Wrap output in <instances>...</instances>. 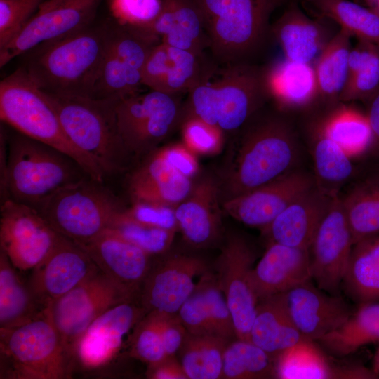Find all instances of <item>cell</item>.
I'll return each mask as SVG.
<instances>
[{
	"label": "cell",
	"mask_w": 379,
	"mask_h": 379,
	"mask_svg": "<svg viewBox=\"0 0 379 379\" xmlns=\"http://www.w3.org/2000/svg\"><path fill=\"white\" fill-rule=\"evenodd\" d=\"M110 20L39 45L22 67L44 91L89 96L108 51Z\"/></svg>",
	"instance_id": "6da1fadb"
},
{
	"label": "cell",
	"mask_w": 379,
	"mask_h": 379,
	"mask_svg": "<svg viewBox=\"0 0 379 379\" xmlns=\"http://www.w3.org/2000/svg\"><path fill=\"white\" fill-rule=\"evenodd\" d=\"M220 67L258 64L273 40L270 18L287 0H195Z\"/></svg>",
	"instance_id": "7a4b0ae2"
},
{
	"label": "cell",
	"mask_w": 379,
	"mask_h": 379,
	"mask_svg": "<svg viewBox=\"0 0 379 379\" xmlns=\"http://www.w3.org/2000/svg\"><path fill=\"white\" fill-rule=\"evenodd\" d=\"M262 109L239 131V145L225 178V200L293 170L298 145L291 125L281 114Z\"/></svg>",
	"instance_id": "3957f363"
},
{
	"label": "cell",
	"mask_w": 379,
	"mask_h": 379,
	"mask_svg": "<svg viewBox=\"0 0 379 379\" xmlns=\"http://www.w3.org/2000/svg\"><path fill=\"white\" fill-rule=\"evenodd\" d=\"M187 94L182 118L197 117L224 134L238 133L269 100L265 65L219 66Z\"/></svg>",
	"instance_id": "277c9868"
},
{
	"label": "cell",
	"mask_w": 379,
	"mask_h": 379,
	"mask_svg": "<svg viewBox=\"0 0 379 379\" xmlns=\"http://www.w3.org/2000/svg\"><path fill=\"white\" fill-rule=\"evenodd\" d=\"M91 178L72 158L18 131L8 135L1 202L11 199L36 207L58 190Z\"/></svg>",
	"instance_id": "5b68a950"
},
{
	"label": "cell",
	"mask_w": 379,
	"mask_h": 379,
	"mask_svg": "<svg viewBox=\"0 0 379 379\" xmlns=\"http://www.w3.org/2000/svg\"><path fill=\"white\" fill-rule=\"evenodd\" d=\"M0 117L15 131L68 155L92 179L104 182L102 168L68 138L44 92L22 67L0 82Z\"/></svg>",
	"instance_id": "8992f818"
},
{
	"label": "cell",
	"mask_w": 379,
	"mask_h": 379,
	"mask_svg": "<svg viewBox=\"0 0 379 379\" xmlns=\"http://www.w3.org/2000/svg\"><path fill=\"white\" fill-rule=\"evenodd\" d=\"M0 359L1 378H69L76 366L48 307L21 326L0 328Z\"/></svg>",
	"instance_id": "52a82bcc"
},
{
	"label": "cell",
	"mask_w": 379,
	"mask_h": 379,
	"mask_svg": "<svg viewBox=\"0 0 379 379\" xmlns=\"http://www.w3.org/2000/svg\"><path fill=\"white\" fill-rule=\"evenodd\" d=\"M71 141L93 158L106 175L122 171L129 154L117 133V102L42 91Z\"/></svg>",
	"instance_id": "ba28073f"
},
{
	"label": "cell",
	"mask_w": 379,
	"mask_h": 379,
	"mask_svg": "<svg viewBox=\"0 0 379 379\" xmlns=\"http://www.w3.org/2000/svg\"><path fill=\"white\" fill-rule=\"evenodd\" d=\"M34 208L58 234L81 245L107 230L125 207L103 182L86 178L61 187Z\"/></svg>",
	"instance_id": "9c48e42d"
},
{
	"label": "cell",
	"mask_w": 379,
	"mask_h": 379,
	"mask_svg": "<svg viewBox=\"0 0 379 379\" xmlns=\"http://www.w3.org/2000/svg\"><path fill=\"white\" fill-rule=\"evenodd\" d=\"M183 104L180 96L150 90L115 103L119 139L129 156L149 154L180 124Z\"/></svg>",
	"instance_id": "30bf717a"
},
{
	"label": "cell",
	"mask_w": 379,
	"mask_h": 379,
	"mask_svg": "<svg viewBox=\"0 0 379 379\" xmlns=\"http://www.w3.org/2000/svg\"><path fill=\"white\" fill-rule=\"evenodd\" d=\"M137 296L98 268L48 308L65 346L74 357L78 339L98 316L109 307Z\"/></svg>",
	"instance_id": "8fae6325"
},
{
	"label": "cell",
	"mask_w": 379,
	"mask_h": 379,
	"mask_svg": "<svg viewBox=\"0 0 379 379\" xmlns=\"http://www.w3.org/2000/svg\"><path fill=\"white\" fill-rule=\"evenodd\" d=\"M103 0H45L3 48L0 67L46 42L78 32L95 22Z\"/></svg>",
	"instance_id": "7c38bea8"
},
{
	"label": "cell",
	"mask_w": 379,
	"mask_h": 379,
	"mask_svg": "<svg viewBox=\"0 0 379 379\" xmlns=\"http://www.w3.org/2000/svg\"><path fill=\"white\" fill-rule=\"evenodd\" d=\"M60 237L34 207L11 199L1 202V250L17 270L34 268Z\"/></svg>",
	"instance_id": "4fadbf2b"
},
{
	"label": "cell",
	"mask_w": 379,
	"mask_h": 379,
	"mask_svg": "<svg viewBox=\"0 0 379 379\" xmlns=\"http://www.w3.org/2000/svg\"><path fill=\"white\" fill-rule=\"evenodd\" d=\"M255 254L239 234L230 235L218 258L216 279L231 312L238 339L250 341L258 299L251 283Z\"/></svg>",
	"instance_id": "5bb4252c"
},
{
	"label": "cell",
	"mask_w": 379,
	"mask_h": 379,
	"mask_svg": "<svg viewBox=\"0 0 379 379\" xmlns=\"http://www.w3.org/2000/svg\"><path fill=\"white\" fill-rule=\"evenodd\" d=\"M354 242L340 195L335 196L310 247L312 279L320 289L340 295Z\"/></svg>",
	"instance_id": "9a60e30c"
},
{
	"label": "cell",
	"mask_w": 379,
	"mask_h": 379,
	"mask_svg": "<svg viewBox=\"0 0 379 379\" xmlns=\"http://www.w3.org/2000/svg\"><path fill=\"white\" fill-rule=\"evenodd\" d=\"M208 270L206 261L194 255L173 254L152 263L140 291L147 312L178 313L193 293L194 279Z\"/></svg>",
	"instance_id": "2e32d148"
},
{
	"label": "cell",
	"mask_w": 379,
	"mask_h": 379,
	"mask_svg": "<svg viewBox=\"0 0 379 379\" xmlns=\"http://www.w3.org/2000/svg\"><path fill=\"white\" fill-rule=\"evenodd\" d=\"M135 299L117 304L98 316L74 347L75 365L96 369L109 364L120 351L124 337L147 314Z\"/></svg>",
	"instance_id": "e0dca14e"
},
{
	"label": "cell",
	"mask_w": 379,
	"mask_h": 379,
	"mask_svg": "<svg viewBox=\"0 0 379 379\" xmlns=\"http://www.w3.org/2000/svg\"><path fill=\"white\" fill-rule=\"evenodd\" d=\"M218 67L209 55L200 57L161 42L142 69V84L152 91L180 96L208 79Z\"/></svg>",
	"instance_id": "ac0fdd59"
},
{
	"label": "cell",
	"mask_w": 379,
	"mask_h": 379,
	"mask_svg": "<svg viewBox=\"0 0 379 379\" xmlns=\"http://www.w3.org/2000/svg\"><path fill=\"white\" fill-rule=\"evenodd\" d=\"M314 185L313 176L293 170L252 191L225 200L222 206L238 221L262 230L292 201Z\"/></svg>",
	"instance_id": "d6986e66"
},
{
	"label": "cell",
	"mask_w": 379,
	"mask_h": 379,
	"mask_svg": "<svg viewBox=\"0 0 379 379\" xmlns=\"http://www.w3.org/2000/svg\"><path fill=\"white\" fill-rule=\"evenodd\" d=\"M97 270L81 246L60 235L49 253L32 270L28 284L46 308Z\"/></svg>",
	"instance_id": "ffe728a7"
},
{
	"label": "cell",
	"mask_w": 379,
	"mask_h": 379,
	"mask_svg": "<svg viewBox=\"0 0 379 379\" xmlns=\"http://www.w3.org/2000/svg\"><path fill=\"white\" fill-rule=\"evenodd\" d=\"M289 314L302 335L317 342L343 324L353 312L340 295L304 282L284 293Z\"/></svg>",
	"instance_id": "44dd1931"
},
{
	"label": "cell",
	"mask_w": 379,
	"mask_h": 379,
	"mask_svg": "<svg viewBox=\"0 0 379 379\" xmlns=\"http://www.w3.org/2000/svg\"><path fill=\"white\" fill-rule=\"evenodd\" d=\"M79 246L113 281L133 294L140 293L152 255L109 230Z\"/></svg>",
	"instance_id": "7402d4cb"
},
{
	"label": "cell",
	"mask_w": 379,
	"mask_h": 379,
	"mask_svg": "<svg viewBox=\"0 0 379 379\" xmlns=\"http://www.w3.org/2000/svg\"><path fill=\"white\" fill-rule=\"evenodd\" d=\"M312 280L310 248L270 242L251 274L258 301L284 293Z\"/></svg>",
	"instance_id": "603a6c76"
},
{
	"label": "cell",
	"mask_w": 379,
	"mask_h": 379,
	"mask_svg": "<svg viewBox=\"0 0 379 379\" xmlns=\"http://www.w3.org/2000/svg\"><path fill=\"white\" fill-rule=\"evenodd\" d=\"M326 17L307 16L295 1L288 2L281 15L272 24L273 39L281 46L284 58L313 64L335 34L330 32Z\"/></svg>",
	"instance_id": "cb8c5ba5"
},
{
	"label": "cell",
	"mask_w": 379,
	"mask_h": 379,
	"mask_svg": "<svg viewBox=\"0 0 379 379\" xmlns=\"http://www.w3.org/2000/svg\"><path fill=\"white\" fill-rule=\"evenodd\" d=\"M334 197L323 192L315 184L262 229L264 234L268 236L270 242L310 248Z\"/></svg>",
	"instance_id": "d4e9b609"
},
{
	"label": "cell",
	"mask_w": 379,
	"mask_h": 379,
	"mask_svg": "<svg viewBox=\"0 0 379 379\" xmlns=\"http://www.w3.org/2000/svg\"><path fill=\"white\" fill-rule=\"evenodd\" d=\"M156 150V149H155ZM191 178L175 170L159 150L149 157L131 174L128 192L132 202L178 205L192 189Z\"/></svg>",
	"instance_id": "484cf974"
},
{
	"label": "cell",
	"mask_w": 379,
	"mask_h": 379,
	"mask_svg": "<svg viewBox=\"0 0 379 379\" xmlns=\"http://www.w3.org/2000/svg\"><path fill=\"white\" fill-rule=\"evenodd\" d=\"M276 378L281 379H375L379 375L361 364L333 362L315 341L303 340L275 359Z\"/></svg>",
	"instance_id": "4316f807"
},
{
	"label": "cell",
	"mask_w": 379,
	"mask_h": 379,
	"mask_svg": "<svg viewBox=\"0 0 379 379\" xmlns=\"http://www.w3.org/2000/svg\"><path fill=\"white\" fill-rule=\"evenodd\" d=\"M218 184L211 178L199 181L175 209L178 227L196 247H205L218 238L221 227Z\"/></svg>",
	"instance_id": "83f0119b"
},
{
	"label": "cell",
	"mask_w": 379,
	"mask_h": 379,
	"mask_svg": "<svg viewBox=\"0 0 379 379\" xmlns=\"http://www.w3.org/2000/svg\"><path fill=\"white\" fill-rule=\"evenodd\" d=\"M152 33L169 46L208 55L209 39L202 13L195 0H161Z\"/></svg>",
	"instance_id": "f1b7e54d"
},
{
	"label": "cell",
	"mask_w": 379,
	"mask_h": 379,
	"mask_svg": "<svg viewBox=\"0 0 379 379\" xmlns=\"http://www.w3.org/2000/svg\"><path fill=\"white\" fill-rule=\"evenodd\" d=\"M269 100L279 109H299L319 98L313 64L284 58L265 65Z\"/></svg>",
	"instance_id": "f546056e"
},
{
	"label": "cell",
	"mask_w": 379,
	"mask_h": 379,
	"mask_svg": "<svg viewBox=\"0 0 379 379\" xmlns=\"http://www.w3.org/2000/svg\"><path fill=\"white\" fill-rule=\"evenodd\" d=\"M305 339L289 314L284 293L258 302L250 332L251 342L276 359L283 352Z\"/></svg>",
	"instance_id": "4dcf8cb0"
},
{
	"label": "cell",
	"mask_w": 379,
	"mask_h": 379,
	"mask_svg": "<svg viewBox=\"0 0 379 379\" xmlns=\"http://www.w3.org/2000/svg\"><path fill=\"white\" fill-rule=\"evenodd\" d=\"M342 288L358 305L379 302V234L353 244Z\"/></svg>",
	"instance_id": "1f68e13d"
},
{
	"label": "cell",
	"mask_w": 379,
	"mask_h": 379,
	"mask_svg": "<svg viewBox=\"0 0 379 379\" xmlns=\"http://www.w3.org/2000/svg\"><path fill=\"white\" fill-rule=\"evenodd\" d=\"M7 255L0 253V328L21 326L40 314L46 308L19 276ZM47 308V307H46Z\"/></svg>",
	"instance_id": "d6a6232c"
},
{
	"label": "cell",
	"mask_w": 379,
	"mask_h": 379,
	"mask_svg": "<svg viewBox=\"0 0 379 379\" xmlns=\"http://www.w3.org/2000/svg\"><path fill=\"white\" fill-rule=\"evenodd\" d=\"M317 342L331 354L345 357L379 342V302L358 305L338 327Z\"/></svg>",
	"instance_id": "836d02e7"
},
{
	"label": "cell",
	"mask_w": 379,
	"mask_h": 379,
	"mask_svg": "<svg viewBox=\"0 0 379 379\" xmlns=\"http://www.w3.org/2000/svg\"><path fill=\"white\" fill-rule=\"evenodd\" d=\"M340 28L326 44L314 63L319 98L328 102L340 101L348 78V59L351 37Z\"/></svg>",
	"instance_id": "e575fe53"
},
{
	"label": "cell",
	"mask_w": 379,
	"mask_h": 379,
	"mask_svg": "<svg viewBox=\"0 0 379 379\" xmlns=\"http://www.w3.org/2000/svg\"><path fill=\"white\" fill-rule=\"evenodd\" d=\"M340 197L354 244L379 234V174L362 180Z\"/></svg>",
	"instance_id": "d590c367"
},
{
	"label": "cell",
	"mask_w": 379,
	"mask_h": 379,
	"mask_svg": "<svg viewBox=\"0 0 379 379\" xmlns=\"http://www.w3.org/2000/svg\"><path fill=\"white\" fill-rule=\"evenodd\" d=\"M230 342L216 335L187 333L178 351L187 378H221L224 352Z\"/></svg>",
	"instance_id": "8d00e7d4"
},
{
	"label": "cell",
	"mask_w": 379,
	"mask_h": 379,
	"mask_svg": "<svg viewBox=\"0 0 379 379\" xmlns=\"http://www.w3.org/2000/svg\"><path fill=\"white\" fill-rule=\"evenodd\" d=\"M319 12L359 40L379 46V13L350 0H308Z\"/></svg>",
	"instance_id": "74e56055"
},
{
	"label": "cell",
	"mask_w": 379,
	"mask_h": 379,
	"mask_svg": "<svg viewBox=\"0 0 379 379\" xmlns=\"http://www.w3.org/2000/svg\"><path fill=\"white\" fill-rule=\"evenodd\" d=\"M312 156L317 187L326 194L338 195L340 186L353 173L350 157L321 130L314 144Z\"/></svg>",
	"instance_id": "f35d334b"
},
{
	"label": "cell",
	"mask_w": 379,
	"mask_h": 379,
	"mask_svg": "<svg viewBox=\"0 0 379 379\" xmlns=\"http://www.w3.org/2000/svg\"><path fill=\"white\" fill-rule=\"evenodd\" d=\"M379 88V46L359 40L351 48L348 78L340 101L367 100Z\"/></svg>",
	"instance_id": "ab89813d"
},
{
	"label": "cell",
	"mask_w": 379,
	"mask_h": 379,
	"mask_svg": "<svg viewBox=\"0 0 379 379\" xmlns=\"http://www.w3.org/2000/svg\"><path fill=\"white\" fill-rule=\"evenodd\" d=\"M276 378L275 359L251 341L236 338L227 345L221 378Z\"/></svg>",
	"instance_id": "60d3db41"
},
{
	"label": "cell",
	"mask_w": 379,
	"mask_h": 379,
	"mask_svg": "<svg viewBox=\"0 0 379 379\" xmlns=\"http://www.w3.org/2000/svg\"><path fill=\"white\" fill-rule=\"evenodd\" d=\"M141 86V72L123 63L108 50L88 97L117 102L140 93Z\"/></svg>",
	"instance_id": "b9f144b4"
},
{
	"label": "cell",
	"mask_w": 379,
	"mask_h": 379,
	"mask_svg": "<svg viewBox=\"0 0 379 379\" xmlns=\"http://www.w3.org/2000/svg\"><path fill=\"white\" fill-rule=\"evenodd\" d=\"M350 157L358 155L372 145L373 136L366 115L347 107H340L320 129Z\"/></svg>",
	"instance_id": "7bdbcfd3"
},
{
	"label": "cell",
	"mask_w": 379,
	"mask_h": 379,
	"mask_svg": "<svg viewBox=\"0 0 379 379\" xmlns=\"http://www.w3.org/2000/svg\"><path fill=\"white\" fill-rule=\"evenodd\" d=\"M161 39L110 19L109 51L125 65L141 72L152 49Z\"/></svg>",
	"instance_id": "ee69618b"
},
{
	"label": "cell",
	"mask_w": 379,
	"mask_h": 379,
	"mask_svg": "<svg viewBox=\"0 0 379 379\" xmlns=\"http://www.w3.org/2000/svg\"><path fill=\"white\" fill-rule=\"evenodd\" d=\"M125 208L115 217L107 230L142 248L150 255L165 253L173 241L175 231L140 222L129 216L125 212Z\"/></svg>",
	"instance_id": "f6af8a7d"
},
{
	"label": "cell",
	"mask_w": 379,
	"mask_h": 379,
	"mask_svg": "<svg viewBox=\"0 0 379 379\" xmlns=\"http://www.w3.org/2000/svg\"><path fill=\"white\" fill-rule=\"evenodd\" d=\"M197 286L203 295L215 335L230 340L237 338L233 318L215 274L208 270L201 276Z\"/></svg>",
	"instance_id": "bcb514c9"
},
{
	"label": "cell",
	"mask_w": 379,
	"mask_h": 379,
	"mask_svg": "<svg viewBox=\"0 0 379 379\" xmlns=\"http://www.w3.org/2000/svg\"><path fill=\"white\" fill-rule=\"evenodd\" d=\"M108 2L114 21L155 36L152 28L161 10V0H108Z\"/></svg>",
	"instance_id": "7dc6e473"
},
{
	"label": "cell",
	"mask_w": 379,
	"mask_h": 379,
	"mask_svg": "<svg viewBox=\"0 0 379 379\" xmlns=\"http://www.w3.org/2000/svg\"><path fill=\"white\" fill-rule=\"evenodd\" d=\"M131 354L146 363L154 365L167 357L158 328L155 312H148L133 329Z\"/></svg>",
	"instance_id": "c3c4849f"
},
{
	"label": "cell",
	"mask_w": 379,
	"mask_h": 379,
	"mask_svg": "<svg viewBox=\"0 0 379 379\" xmlns=\"http://www.w3.org/2000/svg\"><path fill=\"white\" fill-rule=\"evenodd\" d=\"M180 126L183 143L195 154H213L222 147L224 133L194 117L182 118Z\"/></svg>",
	"instance_id": "681fc988"
},
{
	"label": "cell",
	"mask_w": 379,
	"mask_h": 379,
	"mask_svg": "<svg viewBox=\"0 0 379 379\" xmlns=\"http://www.w3.org/2000/svg\"><path fill=\"white\" fill-rule=\"evenodd\" d=\"M45 0H0V49L31 19Z\"/></svg>",
	"instance_id": "f907efd6"
},
{
	"label": "cell",
	"mask_w": 379,
	"mask_h": 379,
	"mask_svg": "<svg viewBox=\"0 0 379 379\" xmlns=\"http://www.w3.org/2000/svg\"><path fill=\"white\" fill-rule=\"evenodd\" d=\"M173 206L149 202H132L125 212L133 219L144 224L175 231L178 222Z\"/></svg>",
	"instance_id": "816d5d0a"
},
{
	"label": "cell",
	"mask_w": 379,
	"mask_h": 379,
	"mask_svg": "<svg viewBox=\"0 0 379 379\" xmlns=\"http://www.w3.org/2000/svg\"><path fill=\"white\" fill-rule=\"evenodd\" d=\"M178 314L188 333L194 335H215L203 295L197 284L193 293L181 306Z\"/></svg>",
	"instance_id": "f5cc1de1"
},
{
	"label": "cell",
	"mask_w": 379,
	"mask_h": 379,
	"mask_svg": "<svg viewBox=\"0 0 379 379\" xmlns=\"http://www.w3.org/2000/svg\"><path fill=\"white\" fill-rule=\"evenodd\" d=\"M155 312L158 328L167 356H175L179 351L188 331L178 313Z\"/></svg>",
	"instance_id": "db71d44e"
},
{
	"label": "cell",
	"mask_w": 379,
	"mask_h": 379,
	"mask_svg": "<svg viewBox=\"0 0 379 379\" xmlns=\"http://www.w3.org/2000/svg\"><path fill=\"white\" fill-rule=\"evenodd\" d=\"M159 150L166 161L183 175L191 178L197 173L199 164L195 153L183 142L169 145Z\"/></svg>",
	"instance_id": "11a10c76"
},
{
	"label": "cell",
	"mask_w": 379,
	"mask_h": 379,
	"mask_svg": "<svg viewBox=\"0 0 379 379\" xmlns=\"http://www.w3.org/2000/svg\"><path fill=\"white\" fill-rule=\"evenodd\" d=\"M146 375L152 379H188L175 356H168L161 361L147 366Z\"/></svg>",
	"instance_id": "9f6ffc18"
},
{
	"label": "cell",
	"mask_w": 379,
	"mask_h": 379,
	"mask_svg": "<svg viewBox=\"0 0 379 379\" xmlns=\"http://www.w3.org/2000/svg\"><path fill=\"white\" fill-rule=\"evenodd\" d=\"M367 101L366 117L372 132V145L379 153V88L367 99Z\"/></svg>",
	"instance_id": "6f0895ef"
},
{
	"label": "cell",
	"mask_w": 379,
	"mask_h": 379,
	"mask_svg": "<svg viewBox=\"0 0 379 379\" xmlns=\"http://www.w3.org/2000/svg\"><path fill=\"white\" fill-rule=\"evenodd\" d=\"M372 369L375 373L379 375V347L375 352L373 357Z\"/></svg>",
	"instance_id": "680465c9"
},
{
	"label": "cell",
	"mask_w": 379,
	"mask_h": 379,
	"mask_svg": "<svg viewBox=\"0 0 379 379\" xmlns=\"http://www.w3.org/2000/svg\"><path fill=\"white\" fill-rule=\"evenodd\" d=\"M375 3V6H376V11H378L379 13V0H373Z\"/></svg>",
	"instance_id": "91938a15"
}]
</instances>
